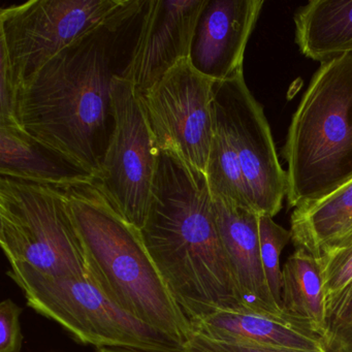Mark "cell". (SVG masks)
Instances as JSON below:
<instances>
[{"mask_svg": "<svg viewBox=\"0 0 352 352\" xmlns=\"http://www.w3.org/2000/svg\"><path fill=\"white\" fill-rule=\"evenodd\" d=\"M147 0L118 12L53 57L18 94L19 125L98 179L112 135V82L129 63Z\"/></svg>", "mask_w": 352, "mask_h": 352, "instance_id": "cell-1", "label": "cell"}, {"mask_svg": "<svg viewBox=\"0 0 352 352\" xmlns=\"http://www.w3.org/2000/svg\"><path fill=\"white\" fill-rule=\"evenodd\" d=\"M144 242L191 327L223 310H242L222 244L207 176L160 152Z\"/></svg>", "mask_w": 352, "mask_h": 352, "instance_id": "cell-2", "label": "cell"}, {"mask_svg": "<svg viewBox=\"0 0 352 352\" xmlns=\"http://www.w3.org/2000/svg\"><path fill=\"white\" fill-rule=\"evenodd\" d=\"M79 232L88 280L138 320L184 344L193 333L152 259L141 230L91 183L65 188Z\"/></svg>", "mask_w": 352, "mask_h": 352, "instance_id": "cell-3", "label": "cell"}, {"mask_svg": "<svg viewBox=\"0 0 352 352\" xmlns=\"http://www.w3.org/2000/svg\"><path fill=\"white\" fill-rule=\"evenodd\" d=\"M282 155L292 209L352 181V56L320 63L290 121Z\"/></svg>", "mask_w": 352, "mask_h": 352, "instance_id": "cell-4", "label": "cell"}, {"mask_svg": "<svg viewBox=\"0 0 352 352\" xmlns=\"http://www.w3.org/2000/svg\"><path fill=\"white\" fill-rule=\"evenodd\" d=\"M0 244L11 265L46 277L88 279L83 244L65 188L1 177Z\"/></svg>", "mask_w": 352, "mask_h": 352, "instance_id": "cell-5", "label": "cell"}, {"mask_svg": "<svg viewBox=\"0 0 352 352\" xmlns=\"http://www.w3.org/2000/svg\"><path fill=\"white\" fill-rule=\"evenodd\" d=\"M8 275L23 290L28 306L96 348L181 352L182 346L138 320L107 298L90 280L50 278L21 265Z\"/></svg>", "mask_w": 352, "mask_h": 352, "instance_id": "cell-6", "label": "cell"}, {"mask_svg": "<svg viewBox=\"0 0 352 352\" xmlns=\"http://www.w3.org/2000/svg\"><path fill=\"white\" fill-rule=\"evenodd\" d=\"M126 0H30L0 11V57L17 92L53 57L104 23Z\"/></svg>", "mask_w": 352, "mask_h": 352, "instance_id": "cell-7", "label": "cell"}, {"mask_svg": "<svg viewBox=\"0 0 352 352\" xmlns=\"http://www.w3.org/2000/svg\"><path fill=\"white\" fill-rule=\"evenodd\" d=\"M112 102L114 125L96 183L121 216L142 230L160 151L139 92L121 76L113 79Z\"/></svg>", "mask_w": 352, "mask_h": 352, "instance_id": "cell-8", "label": "cell"}, {"mask_svg": "<svg viewBox=\"0 0 352 352\" xmlns=\"http://www.w3.org/2000/svg\"><path fill=\"white\" fill-rule=\"evenodd\" d=\"M213 86L188 58L139 94L158 151L176 154L204 174L213 139Z\"/></svg>", "mask_w": 352, "mask_h": 352, "instance_id": "cell-9", "label": "cell"}, {"mask_svg": "<svg viewBox=\"0 0 352 352\" xmlns=\"http://www.w3.org/2000/svg\"><path fill=\"white\" fill-rule=\"evenodd\" d=\"M213 114L238 156L253 209L259 215H277L287 195V174L263 106L249 90L244 73L214 82Z\"/></svg>", "mask_w": 352, "mask_h": 352, "instance_id": "cell-10", "label": "cell"}, {"mask_svg": "<svg viewBox=\"0 0 352 352\" xmlns=\"http://www.w3.org/2000/svg\"><path fill=\"white\" fill-rule=\"evenodd\" d=\"M207 0H147L129 63L121 77L140 94L190 57Z\"/></svg>", "mask_w": 352, "mask_h": 352, "instance_id": "cell-11", "label": "cell"}, {"mask_svg": "<svg viewBox=\"0 0 352 352\" xmlns=\"http://www.w3.org/2000/svg\"><path fill=\"white\" fill-rule=\"evenodd\" d=\"M263 5V0H207L191 46L192 67L214 82L244 73L245 51Z\"/></svg>", "mask_w": 352, "mask_h": 352, "instance_id": "cell-12", "label": "cell"}, {"mask_svg": "<svg viewBox=\"0 0 352 352\" xmlns=\"http://www.w3.org/2000/svg\"><path fill=\"white\" fill-rule=\"evenodd\" d=\"M213 201L218 230L238 288L242 311L271 318L290 319L274 300L263 273L259 245L261 215L221 197H213Z\"/></svg>", "mask_w": 352, "mask_h": 352, "instance_id": "cell-13", "label": "cell"}, {"mask_svg": "<svg viewBox=\"0 0 352 352\" xmlns=\"http://www.w3.org/2000/svg\"><path fill=\"white\" fill-rule=\"evenodd\" d=\"M0 176L56 188L96 181L60 152L11 125H0Z\"/></svg>", "mask_w": 352, "mask_h": 352, "instance_id": "cell-14", "label": "cell"}, {"mask_svg": "<svg viewBox=\"0 0 352 352\" xmlns=\"http://www.w3.org/2000/svg\"><path fill=\"white\" fill-rule=\"evenodd\" d=\"M192 329L213 339L239 340L284 351L329 352L324 340L306 325L246 311H218L193 324Z\"/></svg>", "mask_w": 352, "mask_h": 352, "instance_id": "cell-15", "label": "cell"}, {"mask_svg": "<svg viewBox=\"0 0 352 352\" xmlns=\"http://www.w3.org/2000/svg\"><path fill=\"white\" fill-rule=\"evenodd\" d=\"M294 21L296 44L307 58L324 63L352 56V0H311Z\"/></svg>", "mask_w": 352, "mask_h": 352, "instance_id": "cell-16", "label": "cell"}, {"mask_svg": "<svg viewBox=\"0 0 352 352\" xmlns=\"http://www.w3.org/2000/svg\"><path fill=\"white\" fill-rule=\"evenodd\" d=\"M294 247L306 249L315 258L352 244V181L290 216Z\"/></svg>", "mask_w": 352, "mask_h": 352, "instance_id": "cell-17", "label": "cell"}, {"mask_svg": "<svg viewBox=\"0 0 352 352\" xmlns=\"http://www.w3.org/2000/svg\"><path fill=\"white\" fill-rule=\"evenodd\" d=\"M282 310L324 340L327 320L318 261L296 247L282 267Z\"/></svg>", "mask_w": 352, "mask_h": 352, "instance_id": "cell-18", "label": "cell"}, {"mask_svg": "<svg viewBox=\"0 0 352 352\" xmlns=\"http://www.w3.org/2000/svg\"><path fill=\"white\" fill-rule=\"evenodd\" d=\"M258 230L263 273L274 300L282 309V269L280 257L283 249L292 241V232L282 228L274 221L273 217L267 215L259 216Z\"/></svg>", "mask_w": 352, "mask_h": 352, "instance_id": "cell-19", "label": "cell"}, {"mask_svg": "<svg viewBox=\"0 0 352 352\" xmlns=\"http://www.w3.org/2000/svg\"><path fill=\"white\" fill-rule=\"evenodd\" d=\"M318 261L327 320L333 314L342 294L352 284V244L329 251Z\"/></svg>", "mask_w": 352, "mask_h": 352, "instance_id": "cell-20", "label": "cell"}, {"mask_svg": "<svg viewBox=\"0 0 352 352\" xmlns=\"http://www.w3.org/2000/svg\"><path fill=\"white\" fill-rule=\"evenodd\" d=\"M324 342L329 352H352V284L327 321Z\"/></svg>", "mask_w": 352, "mask_h": 352, "instance_id": "cell-21", "label": "cell"}, {"mask_svg": "<svg viewBox=\"0 0 352 352\" xmlns=\"http://www.w3.org/2000/svg\"><path fill=\"white\" fill-rule=\"evenodd\" d=\"M181 352H292L263 347L239 340H218L193 331Z\"/></svg>", "mask_w": 352, "mask_h": 352, "instance_id": "cell-22", "label": "cell"}, {"mask_svg": "<svg viewBox=\"0 0 352 352\" xmlns=\"http://www.w3.org/2000/svg\"><path fill=\"white\" fill-rule=\"evenodd\" d=\"M22 309L12 300L0 304V352H20L23 335L20 324Z\"/></svg>", "mask_w": 352, "mask_h": 352, "instance_id": "cell-23", "label": "cell"}, {"mask_svg": "<svg viewBox=\"0 0 352 352\" xmlns=\"http://www.w3.org/2000/svg\"><path fill=\"white\" fill-rule=\"evenodd\" d=\"M96 352H149L142 350L126 349V348H98Z\"/></svg>", "mask_w": 352, "mask_h": 352, "instance_id": "cell-24", "label": "cell"}]
</instances>
